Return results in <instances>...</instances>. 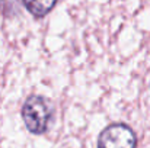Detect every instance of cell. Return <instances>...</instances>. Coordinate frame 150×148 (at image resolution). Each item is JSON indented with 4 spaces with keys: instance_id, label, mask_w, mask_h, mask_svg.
Listing matches in <instances>:
<instances>
[{
    "instance_id": "obj_1",
    "label": "cell",
    "mask_w": 150,
    "mask_h": 148,
    "mask_svg": "<svg viewBox=\"0 0 150 148\" xmlns=\"http://www.w3.org/2000/svg\"><path fill=\"white\" fill-rule=\"evenodd\" d=\"M51 105L42 96H29L22 106V119L29 132L40 135L48 128L51 119Z\"/></svg>"
},
{
    "instance_id": "obj_2",
    "label": "cell",
    "mask_w": 150,
    "mask_h": 148,
    "mask_svg": "<svg viewBox=\"0 0 150 148\" xmlns=\"http://www.w3.org/2000/svg\"><path fill=\"white\" fill-rule=\"evenodd\" d=\"M137 138L134 131L124 123H112L100 132L98 148H136Z\"/></svg>"
},
{
    "instance_id": "obj_3",
    "label": "cell",
    "mask_w": 150,
    "mask_h": 148,
    "mask_svg": "<svg viewBox=\"0 0 150 148\" xmlns=\"http://www.w3.org/2000/svg\"><path fill=\"white\" fill-rule=\"evenodd\" d=\"M22 3L35 18H44L52 10L57 0H22Z\"/></svg>"
}]
</instances>
